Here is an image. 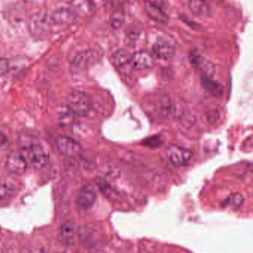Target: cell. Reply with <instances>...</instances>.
Returning a JSON list of instances; mask_svg holds the SVG:
<instances>
[{"label": "cell", "instance_id": "1", "mask_svg": "<svg viewBox=\"0 0 253 253\" xmlns=\"http://www.w3.org/2000/svg\"><path fill=\"white\" fill-rule=\"evenodd\" d=\"M23 153L28 166L35 169L45 168L49 162L48 152L40 144H33L25 148Z\"/></svg>", "mask_w": 253, "mask_h": 253}, {"label": "cell", "instance_id": "2", "mask_svg": "<svg viewBox=\"0 0 253 253\" xmlns=\"http://www.w3.org/2000/svg\"><path fill=\"white\" fill-rule=\"evenodd\" d=\"M70 111L79 117H86L92 109V102L89 96L81 91H74L67 100Z\"/></svg>", "mask_w": 253, "mask_h": 253}, {"label": "cell", "instance_id": "3", "mask_svg": "<svg viewBox=\"0 0 253 253\" xmlns=\"http://www.w3.org/2000/svg\"><path fill=\"white\" fill-rule=\"evenodd\" d=\"M166 154L169 160L175 166H187L193 157V153L187 149L178 145L168 146Z\"/></svg>", "mask_w": 253, "mask_h": 253}, {"label": "cell", "instance_id": "4", "mask_svg": "<svg viewBox=\"0 0 253 253\" xmlns=\"http://www.w3.org/2000/svg\"><path fill=\"white\" fill-rule=\"evenodd\" d=\"M26 159L23 153L19 151H13L7 156L5 168L9 172L15 175H22L28 168Z\"/></svg>", "mask_w": 253, "mask_h": 253}, {"label": "cell", "instance_id": "5", "mask_svg": "<svg viewBox=\"0 0 253 253\" xmlns=\"http://www.w3.org/2000/svg\"><path fill=\"white\" fill-rule=\"evenodd\" d=\"M53 27L51 18L44 14H35L30 19V31L34 35L49 34Z\"/></svg>", "mask_w": 253, "mask_h": 253}, {"label": "cell", "instance_id": "6", "mask_svg": "<svg viewBox=\"0 0 253 253\" xmlns=\"http://www.w3.org/2000/svg\"><path fill=\"white\" fill-rule=\"evenodd\" d=\"M98 57V53L95 50H89L80 52L73 60L71 71L77 73L86 69L96 62Z\"/></svg>", "mask_w": 253, "mask_h": 253}, {"label": "cell", "instance_id": "7", "mask_svg": "<svg viewBox=\"0 0 253 253\" xmlns=\"http://www.w3.org/2000/svg\"><path fill=\"white\" fill-rule=\"evenodd\" d=\"M56 147L61 154L65 156H77L82 151L80 143L68 136H59L56 140Z\"/></svg>", "mask_w": 253, "mask_h": 253}, {"label": "cell", "instance_id": "8", "mask_svg": "<svg viewBox=\"0 0 253 253\" xmlns=\"http://www.w3.org/2000/svg\"><path fill=\"white\" fill-rule=\"evenodd\" d=\"M190 60L193 66L202 73L203 77L212 78L213 77L215 72V67L212 62L195 52L190 54Z\"/></svg>", "mask_w": 253, "mask_h": 253}, {"label": "cell", "instance_id": "9", "mask_svg": "<svg viewBox=\"0 0 253 253\" xmlns=\"http://www.w3.org/2000/svg\"><path fill=\"white\" fill-rule=\"evenodd\" d=\"M71 6L75 16L81 18L92 17L96 10V6L92 0H71Z\"/></svg>", "mask_w": 253, "mask_h": 253}, {"label": "cell", "instance_id": "10", "mask_svg": "<svg viewBox=\"0 0 253 253\" xmlns=\"http://www.w3.org/2000/svg\"><path fill=\"white\" fill-rule=\"evenodd\" d=\"M163 0H148L146 4V11L152 19L157 22L165 23L167 22L169 17L163 11Z\"/></svg>", "mask_w": 253, "mask_h": 253}, {"label": "cell", "instance_id": "11", "mask_svg": "<svg viewBox=\"0 0 253 253\" xmlns=\"http://www.w3.org/2000/svg\"><path fill=\"white\" fill-rule=\"evenodd\" d=\"M154 56L147 50H141L132 55L130 63L135 70H146L154 65Z\"/></svg>", "mask_w": 253, "mask_h": 253}, {"label": "cell", "instance_id": "12", "mask_svg": "<svg viewBox=\"0 0 253 253\" xmlns=\"http://www.w3.org/2000/svg\"><path fill=\"white\" fill-rule=\"evenodd\" d=\"M75 14L70 9H58L50 16L52 24L54 27H68L75 21Z\"/></svg>", "mask_w": 253, "mask_h": 253}, {"label": "cell", "instance_id": "13", "mask_svg": "<svg viewBox=\"0 0 253 253\" xmlns=\"http://www.w3.org/2000/svg\"><path fill=\"white\" fill-rule=\"evenodd\" d=\"M96 198L97 195L95 190L88 186H85L80 190L77 196V207L82 211H87L93 206Z\"/></svg>", "mask_w": 253, "mask_h": 253}, {"label": "cell", "instance_id": "14", "mask_svg": "<svg viewBox=\"0 0 253 253\" xmlns=\"http://www.w3.org/2000/svg\"><path fill=\"white\" fill-rule=\"evenodd\" d=\"M153 55L157 59L168 60L175 55V47L164 40H157L152 47Z\"/></svg>", "mask_w": 253, "mask_h": 253}, {"label": "cell", "instance_id": "15", "mask_svg": "<svg viewBox=\"0 0 253 253\" xmlns=\"http://www.w3.org/2000/svg\"><path fill=\"white\" fill-rule=\"evenodd\" d=\"M189 8L198 17H209L212 15L210 6L205 0H190Z\"/></svg>", "mask_w": 253, "mask_h": 253}, {"label": "cell", "instance_id": "16", "mask_svg": "<svg viewBox=\"0 0 253 253\" xmlns=\"http://www.w3.org/2000/svg\"><path fill=\"white\" fill-rule=\"evenodd\" d=\"M132 56L128 50L120 49L111 55V61L114 66L122 68L130 63Z\"/></svg>", "mask_w": 253, "mask_h": 253}, {"label": "cell", "instance_id": "17", "mask_svg": "<svg viewBox=\"0 0 253 253\" xmlns=\"http://www.w3.org/2000/svg\"><path fill=\"white\" fill-rule=\"evenodd\" d=\"M203 84L204 88L212 96H219L223 93L222 85L212 78L203 77Z\"/></svg>", "mask_w": 253, "mask_h": 253}, {"label": "cell", "instance_id": "18", "mask_svg": "<svg viewBox=\"0 0 253 253\" xmlns=\"http://www.w3.org/2000/svg\"><path fill=\"white\" fill-rule=\"evenodd\" d=\"M74 225L70 221L64 223L60 229V238L65 245H69L74 240Z\"/></svg>", "mask_w": 253, "mask_h": 253}, {"label": "cell", "instance_id": "19", "mask_svg": "<svg viewBox=\"0 0 253 253\" xmlns=\"http://www.w3.org/2000/svg\"><path fill=\"white\" fill-rule=\"evenodd\" d=\"M124 21L125 12L123 9H117L110 16V25L114 29L117 30L121 28L122 25L124 23Z\"/></svg>", "mask_w": 253, "mask_h": 253}, {"label": "cell", "instance_id": "20", "mask_svg": "<svg viewBox=\"0 0 253 253\" xmlns=\"http://www.w3.org/2000/svg\"><path fill=\"white\" fill-rule=\"evenodd\" d=\"M245 199L241 193H235L230 195L225 201V206H229L233 209H239L243 205Z\"/></svg>", "mask_w": 253, "mask_h": 253}, {"label": "cell", "instance_id": "21", "mask_svg": "<svg viewBox=\"0 0 253 253\" xmlns=\"http://www.w3.org/2000/svg\"><path fill=\"white\" fill-rule=\"evenodd\" d=\"M13 191L11 184L0 181V201L7 200L13 194Z\"/></svg>", "mask_w": 253, "mask_h": 253}, {"label": "cell", "instance_id": "22", "mask_svg": "<svg viewBox=\"0 0 253 253\" xmlns=\"http://www.w3.org/2000/svg\"><path fill=\"white\" fill-rule=\"evenodd\" d=\"M144 144L145 145L149 146L151 147H157L159 146L162 145L163 144V141H162L161 138L158 135H154V136L150 137L147 138L144 141Z\"/></svg>", "mask_w": 253, "mask_h": 253}, {"label": "cell", "instance_id": "23", "mask_svg": "<svg viewBox=\"0 0 253 253\" xmlns=\"http://www.w3.org/2000/svg\"><path fill=\"white\" fill-rule=\"evenodd\" d=\"M9 69V62L4 58L0 57V77L4 75Z\"/></svg>", "mask_w": 253, "mask_h": 253}, {"label": "cell", "instance_id": "24", "mask_svg": "<svg viewBox=\"0 0 253 253\" xmlns=\"http://www.w3.org/2000/svg\"><path fill=\"white\" fill-rule=\"evenodd\" d=\"M6 140H7V138H6L5 135L0 132V145L5 143Z\"/></svg>", "mask_w": 253, "mask_h": 253}, {"label": "cell", "instance_id": "25", "mask_svg": "<svg viewBox=\"0 0 253 253\" xmlns=\"http://www.w3.org/2000/svg\"><path fill=\"white\" fill-rule=\"evenodd\" d=\"M30 253H48L46 252V251H44L43 249H40V248H38V249L34 250V251H31Z\"/></svg>", "mask_w": 253, "mask_h": 253}, {"label": "cell", "instance_id": "26", "mask_svg": "<svg viewBox=\"0 0 253 253\" xmlns=\"http://www.w3.org/2000/svg\"><path fill=\"white\" fill-rule=\"evenodd\" d=\"M105 253L98 252V253Z\"/></svg>", "mask_w": 253, "mask_h": 253}]
</instances>
